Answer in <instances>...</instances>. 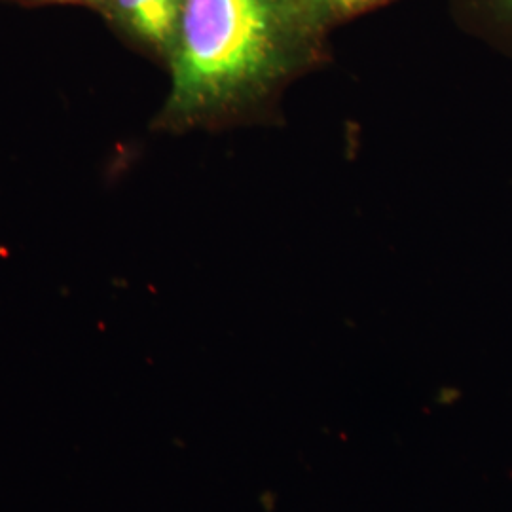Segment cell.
<instances>
[{
    "label": "cell",
    "mask_w": 512,
    "mask_h": 512,
    "mask_svg": "<svg viewBox=\"0 0 512 512\" xmlns=\"http://www.w3.org/2000/svg\"><path fill=\"white\" fill-rule=\"evenodd\" d=\"M323 42L293 0H184L152 128L183 135L247 120L321 59Z\"/></svg>",
    "instance_id": "1"
},
{
    "label": "cell",
    "mask_w": 512,
    "mask_h": 512,
    "mask_svg": "<svg viewBox=\"0 0 512 512\" xmlns=\"http://www.w3.org/2000/svg\"><path fill=\"white\" fill-rule=\"evenodd\" d=\"M183 10L184 0H101L95 12L133 50L167 67Z\"/></svg>",
    "instance_id": "2"
},
{
    "label": "cell",
    "mask_w": 512,
    "mask_h": 512,
    "mask_svg": "<svg viewBox=\"0 0 512 512\" xmlns=\"http://www.w3.org/2000/svg\"><path fill=\"white\" fill-rule=\"evenodd\" d=\"M389 0H293L311 35L325 40L327 33L349 19L366 14Z\"/></svg>",
    "instance_id": "3"
},
{
    "label": "cell",
    "mask_w": 512,
    "mask_h": 512,
    "mask_svg": "<svg viewBox=\"0 0 512 512\" xmlns=\"http://www.w3.org/2000/svg\"><path fill=\"white\" fill-rule=\"evenodd\" d=\"M461 4L480 29L512 44V0H461Z\"/></svg>",
    "instance_id": "4"
},
{
    "label": "cell",
    "mask_w": 512,
    "mask_h": 512,
    "mask_svg": "<svg viewBox=\"0 0 512 512\" xmlns=\"http://www.w3.org/2000/svg\"><path fill=\"white\" fill-rule=\"evenodd\" d=\"M16 2L25 4V6H54V4L65 6V4H69V6H84L90 10H97L101 0H16Z\"/></svg>",
    "instance_id": "5"
}]
</instances>
